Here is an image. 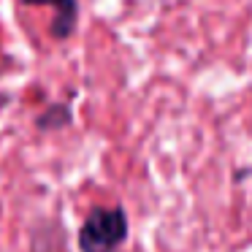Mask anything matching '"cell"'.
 Segmentation results:
<instances>
[{
	"mask_svg": "<svg viewBox=\"0 0 252 252\" xmlns=\"http://www.w3.org/2000/svg\"><path fill=\"white\" fill-rule=\"evenodd\" d=\"M127 236V220L122 209H98L79 230L82 252H114Z\"/></svg>",
	"mask_w": 252,
	"mask_h": 252,
	"instance_id": "obj_1",
	"label": "cell"
},
{
	"mask_svg": "<svg viewBox=\"0 0 252 252\" xmlns=\"http://www.w3.org/2000/svg\"><path fill=\"white\" fill-rule=\"evenodd\" d=\"M28 6H52L55 8V35L57 38H65L71 35L73 22H76V0H22Z\"/></svg>",
	"mask_w": 252,
	"mask_h": 252,
	"instance_id": "obj_2",
	"label": "cell"
}]
</instances>
